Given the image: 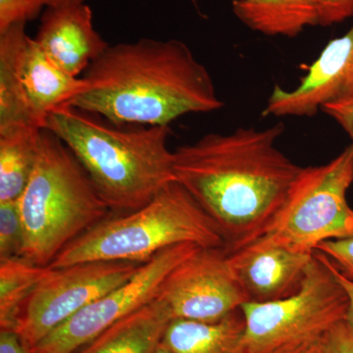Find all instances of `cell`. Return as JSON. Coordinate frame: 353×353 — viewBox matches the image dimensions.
I'll use <instances>...</instances> for the list:
<instances>
[{
    "mask_svg": "<svg viewBox=\"0 0 353 353\" xmlns=\"http://www.w3.org/2000/svg\"><path fill=\"white\" fill-rule=\"evenodd\" d=\"M269 353H321L320 340L289 343Z\"/></svg>",
    "mask_w": 353,
    "mask_h": 353,
    "instance_id": "83f0119b",
    "label": "cell"
},
{
    "mask_svg": "<svg viewBox=\"0 0 353 353\" xmlns=\"http://www.w3.org/2000/svg\"><path fill=\"white\" fill-rule=\"evenodd\" d=\"M322 111L347 132L353 145V101L329 104Z\"/></svg>",
    "mask_w": 353,
    "mask_h": 353,
    "instance_id": "d4e9b609",
    "label": "cell"
},
{
    "mask_svg": "<svg viewBox=\"0 0 353 353\" xmlns=\"http://www.w3.org/2000/svg\"><path fill=\"white\" fill-rule=\"evenodd\" d=\"M24 243L18 201L0 202V260L22 257Z\"/></svg>",
    "mask_w": 353,
    "mask_h": 353,
    "instance_id": "ffe728a7",
    "label": "cell"
},
{
    "mask_svg": "<svg viewBox=\"0 0 353 353\" xmlns=\"http://www.w3.org/2000/svg\"><path fill=\"white\" fill-rule=\"evenodd\" d=\"M143 263L92 261L52 268L26 303L15 332L31 350L92 301L124 284Z\"/></svg>",
    "mask_w": 353,
    "mask_h": 353,
    "instance_id": "9c48e42d",
    "label": "cell"
},
{
    "mask_svg": "<svg viewBox=\"0 0 353 353\" xmlns=\"http://www.w3.org/2000/svg\"><path fill=\"white\" fill-rule=\"evenodd\" d=\"M43 129L22 127L0 132V202L18 201L38 161Z\"/></svg>",
    "mask_w": 353,
    "mask_h": 353,
    "instance_id": "ac0fdd59",
    "label": "cell"
},
{
    "mask_svg": "<svg viewBox=\"0 0 353 353\" xmlns=\"http://www.w3.org/2000/svg\"><path fill=\"white\" fill-rule=\"evenodd\" d=\"M26 25L0 32V132L44 129L48 116L85 88L83 78L66 73L28 36Z\"/></svg>",
    "mask_w": 353,
    "mask_h": 353,
    "instance_id": "ba28073f",
    "label": "cell"
},
{
    "mask_svg": "<svg viewBox=\"0 0 353 353\" xmlns=\"http://www.w3.org/2000/svg\"><path fill=\"white\" fill-rule=\"evenodd\" d=\"M353 101V24L309 65L294 90L275 85L263 117L312 118L329 104Z\"/></svg>",
    "mask_w": 353,
    "mask_h": 353,
    "instance_id": "7c38bea8",
    "label": "cell"
},
{
    "mask_svg": "<svg viewBox=\"0 0 353 353\" xmlns=\"http://www.w3.org/2000/svg\"><path fill=\"white\" fill-rule=\"evenodd\" d=\"M50 266L23 257L0 260V326L15 331L21 312Z\"/></svg>",
    "mask_w": 353,
    "mask_h": 353,
    "instance_id": "d6986e66",
    "label": "cell"
},
{
    "mask_svg": "<svg viewBox=\"0 0 353 353\" xmlns=\"http://www.w3.org/2000/svg\"><path fill=\"white\" fill-rule=\"evenodd\" d=\"M329 260V259H328ZM330 265H331L332 269H333L334 275H336V279H338L339 282L341 283V285H343V289H345V292H347V296L348 299V307L347 311V316H345V322L347 323L348 328L352 330L353 333V282L352 281L348 280L347 278H345L343 274L340 273L338 271V269L332 264V262L330 261Z\"/></svg>",
    "mask_w": 353,
    "mask_h": 353,
    "instance_id": "4316f807",
    "label": "cell"
},
{
    "mask_svg": "<svg viewBox=\"0 0 353 353\" xmlns=\"http://www.w3.org/2000/svg\"><path fill=\"white\" fill-rule=\"evenodd\" d=\"M173 320L168 306L157 297L114 323L75 353H154Z\"/></svg>",
    "mask_w": 353,
    "mask_h": 353,
    "instance_id": "9a60e30c",
    "label": "cell"
},
{
    "mask_svg": "<svg viewBox=\"0 0 353 353\" xmlns=\"http://www.w3.org/2000/svg\"><path fill=\"white\" fill-rule=\"evenodd\" d=\"M44 129L68 146L112 212L143 208L176 181L170 126H121L65 104Z\"/></svg>",
    "mask_w": 353,
    "mask_h": 353,
    "instance_id": "3957f363",
    "label": "cell"
},
{
    "mask_svg": "<svg viewBox=\"0 0 353 353\" xmlns=\"http://www.w3.org/2000/svg\"><path fill=\"white\" fill-rule=\"evenodd\" d=\"M228 254V253H227ZM314 252H303L260 236L228 254V261L248 303H269L301 288Z\"/></svg>",
    "mask_w": 353,
    "mask_h": 353,
    "instance_id": "4fadbf2b",
    "label": "cell"
},
{
    "mask_svg": "<svg viewBox=\"0 0 353 353\" xmlns=\"http://www.w3.org/2000/svg\"><path fill=\"white\" fill-rule=\"evenodd\" d=\"M25 243L23 259L50 266L72 241L111 212L73 152L43 129L38 161L18 199Z\"/></svg>",
    "mask_w": 353,
    "mask_h": 353,
    "instance_id": "277c9868",
    "label": "cell"
},
{
    "mask_svg": "<svg viewBox=\"0 0 353 353\" xmlns=\"http://www.w3.org/2000/svg\"><path fill=\"white\" fill-rule=\"evenodd\" d=\"M201 248L182 243L166 248L141 265L129 281L104 294L53 330L31 353H75L114 323L154 301L165 279Z\"/></svg>",
    "mask_w": 353,
    "mask_h": 353,
    "instance_id": "30bf717a",
    "label": "cell"
},
{
    "mask_svg": "<svg viewBox=\"0 0 353 353\" xmlns=\"http://www.w3.org/2000/svg\"><path fill=\"white\" fill-rule=\"evenodd\" d=\"M34 39L53 63L74 77L87 71L109 46L94 29L92 8L85 2L44 10Z\"/></svg>",
    "mask_w": 353,
    "mask_h": 353,
    "instance_id": "5bb4252c",
    "label": "cell"
},
{
    "mask_svg": "<svg viewBox=\"0 0 353 353\" xmlns=\"http://www.w3.org/2000/svg\"><path fill=\"white\" fill-rule=\"evenodd\" d=\"M158 299L173 319L218 322L248 303L223 248H201L165 279Z\"/></svg>",
    "mask_w": 353,
    "mask_h": 353,
    "instance_id": "8fae6325",
    "label": "cell"
},
{
    "mask_svg": "<svg viewBox=\"0 0 353 353\" xmlns=\"http://www.w3.org/2000/svg\"><path fill=\"white\" fill-rule=\"evenodd\" d=\"M85 0H0V32L16 24H27L48 8L83 3Z\"/></svg>",
    "mask_w": 353,
    "mask_h": 353,
    "instance_id": "44dd1931",
    "label": "cell"
},
{
    "mask_svg": "<svg viewBox=\"0 0 353 353\" xmlns=\"http://www.w3.org/2000/svg\"><path fill=\"white\" fill-rule=\"evenodd\" d=\"M232 9L243 25L267 37L296 38L320 26L318 0H233Z\"/></svg>",
    "mask_w": 353,
    "mask_h": 353,
    "instance_id": "2e32d148",
    "label": "cell"
},
{
    "mask_svg": "<svg viewBox=\"0 0 353 353\" xmlns=\"http://www.w3.org/2000/svg\"><path fill=\"white\" fill-rule=\"evenodd\" d=\"M83 78L85 88L68 104L121 126H170L224 106L208 68L179 39L109 46Z\"/></svg>",
    "mask_w": 353,
    "mask_h": 353,
    "instance_id": "7a4b0ae2",
    "label": "cell"
},
{
    "mask_svg": "<svg viewBox=\"0 0 353 353\" xmlns=\"http://www.w3.org/2000/svg\"><path fill=\"white\" fill-rule=\"evenodd\" d=\"M345 278L353 282V238L327 241L316 248Z\"/></svg>",
    "mask_w": 353,
    "mask_h": 353,
    "instance_id": "7402d4cb",
    "label": "cell"
},
{
    "mask_svg": "<svg viewBox=\"0 0 353 353\" xmlns=\"http://www.w3.org/2000/svg\"><path fill=\"white\" fill-rule=\"evenodd\" d=\"M321 353H353V333L347 323L334 325L320 339Z\"/></svg>",
    "mask_w": 353,
    "mask_h": 353,
    "instance_id": "603a6c76",
    "label": "cell"
},
{
    "mask_svg": "<svg viewBox=\"0 0 353 353\" xmlns=\"http://www.w3.org/2000/svg\"><path fill=\"white\" fill-rule=\"evenodd\" d=\"M154 353H173L171 352L170 350H169L168 347H165L163 345V343L160 345V347L157 348V352Z\"/></svg>",
    "mask_w": 353,
    "mask_h": 353,
    "instance_id": "f1b7e54d",
    "label": "cell"
},
{
    "mask_svg": "<svg viewBox=\"0 0 353 353\" xmlns=\"http://www.w3.org/2000/svg\"><path fill=\"white\" fill-rule=\"evenodd\" d=\"M320 26L340 24L353 17V0H318Z\"/></svg>",
    "mask_w": 353,
    "mask_h": 353,
    "instance_id": "cb8c5ba5",
    "label": "cell"
},
{
    "mask_svg": "<svg viewBox=\"0 0 353 353\" xmlns=\"http://www.w3.org/2000/svg\"><path fill=\"white\" fill-rule=\"evenodd\" d=\"M353 145L328 163L303 167L263 236L290 248L314 252L327 241L353 238Z\"/></svg>",
    "mask_w": 353,
    "mask_h": 353,
    "instance_id": "8992f818",
    "label": "cell"
},
{
    "mask_svg": "<svg viewBox=\"0 0 353 353\" xmlns=\"http://www.w3.org/2000/svg\"><path fill=\"white\" fill-rule=\"evenodd\" d=\"M0 353H31L19 336L12 330L0 332Z\"/></svg>",
    "mask_w": 353,
    "mask_h": 353,
    "instance_id": "484cf974",
    "label": "cell"
},
{
    "mask_svg": "<svg viewBox=\"0 0 353 353\" xmlns=\"http://www.w3.org/2000/svg\"><path fill=\"white\" fill-rule=\"evenodd\" d=\"M347 307V292L328 259L315 250L297 292L279 301L241 306L246 347L250 353H269L289 343L320 340L345 321Z\"/></svg>",
    "mask_w": 353,
    "mask_h": 353,
    "instance_id": "52a82bcc",
    "label": "cell"
},
{
    "mask_svg": "<svg viewBox=\"0 0 353 353\" xmlns=\"http://www.w3.org/2000/svg\"><path fill=\"white\" fill-rule=\"evenodd\" d=\"M182 243L224 248L214 223L175 181L143 208L97 223L67 245L50 266L92 261L145 263L158 252Z\"/></svg>",
    "mask_w": 353,
    "mask_h": 353,
    "instance_id": "5b68a950",
    "label": "cell"
},
{
    "mask_svg": "<svg viewBox=\"0 0 353 353\" xmlns=\"http://www.w3.org/2000/svg\"><path fill=\"white\" fill-rule=\"evenodd\" d=\"M163 345L173 353H250L241 309L218 322L173 320Z\"/></svg>",
    "mask_w": 353,
    "mask_h": 353,
    "instance_id": "e0dca14e",
    "label": "cell"
},
{
    "mask_svg": "<svg viewBox=\"0 0 353 353\" xmlns=\"http://www.w3.org/2000/svg\"><path fill=\"white\" fill-rule=\"evenodd\" d=\"M283 123L210 132L174 150L176 183L203 209L229 254L263 236L303 167L278 148Z\"/></svg>",
    "mask_w": 353,
    "mask_h": 353,
    "instance_id": "6da1fadb",
    "label": "cell"
}]
</instances>
